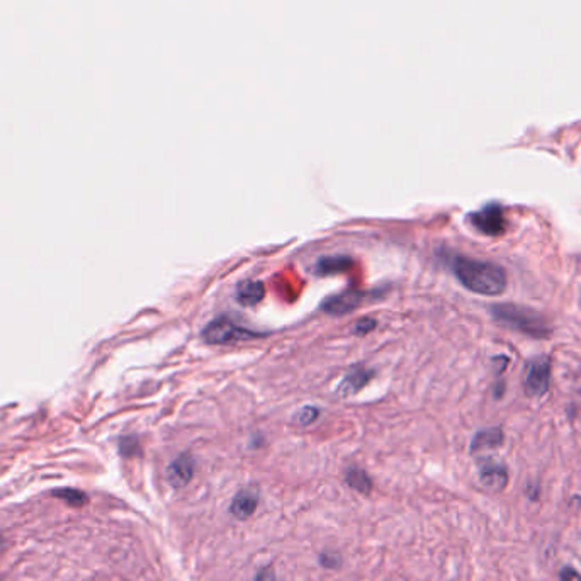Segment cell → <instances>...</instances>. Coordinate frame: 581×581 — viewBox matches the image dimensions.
I'll use <instances>...</instances> for the list:
<instances>
[{"mask_svg":"<svg viewBox=\"0 0 581 581\" xmlns=\"http://www.w3.org/2000/svg\"><path fill=\"white\" fill-rule=\"evenodd\" d=\"M452 271L466 289L483 296H498L507 289V272L491 262L455 257Z\"/></svg>","mask_w":581,"mask_h":581,"instance_id":"obj_1","label":"cell"},{"mask_svg":"<svg viewBox=\"0 0 581 581\" xmlns=\"http://www.w3.org/2000/svg\"><path fill=\"white\" fill-rule=\"evenodd\" d=\"M491 314L496 321L508 328L519 330L532 339H546L553 332V326L537 311L519 305H498L491 308Z\"/></svg>","mask_w":581,"mask_h":581,"instance_id":"obj_2","label":"cell"},{"mask_svg":"<svg viewBox=\"0 0 581 581\" xmlns=\"http://www.w3.org/2000/svg\"><path fill=\"white\" fill-rule=\"evenodd\" d=\"M258 337H262V333H257L249 328H243V326L237 325V323L228 320V318L225 317L216 318V320L211 321L203 332L204 342H208V344H212V345L237 344V342L253 340V339H258Z\"/></svg>","mask_w":581,"mask_h":581,"instance_id":"obj_3","label":"cell"},{"mask_svg":"<svg viewBox=\"0 0 581 581\" xmlns=\"http://www.w3.org/2000/svg\"><path fill=\"white\" fill-rule=\"evenodd\" d=\"M469 221L480 233L486 235V237H501L508 226L505 210L496 203L486 204L480 211L473 212L469 216Z\"/></svg>","mask_w":581,"mask_h":581,"instance_id":"obj_4","label":"cell"},{"mask_svg":"<svg viewBox=\"0 0 581 581\" xmlns=\"http://www.w3.org/2000/svg\"><path fill=\"white\" fill-rule=\"evenodd\" d=\"M550 385V362L548 357H535L527 366L525 379V393L532 398H539L548 393Z\"/></svg>","mask_w":581,"mask_h":581,"instance_id":"obj_5","label":"cell"},{"mask_svg":"<svg viewBox=\"0 0 581 581\" xmlns=\"http://www.w3.org/2000/svg\"><path fill=\"white\" fill-rule=\"evenodd\" d=\"M366 291H360V289H347L344 292H340V294H335L332 296V298L326 299L325 303H323V311H326V313L330 314H344V313H348V311L355 310L357 306L360 305V303L366 299Z\"/></svg>","mask_w":581,"mask_h":581,"instance_id":"obj_6","label":"cell"},{"mask_svg":"<svg viewBox=\"0 0 581 581\" xmlns=\"http://www.w3.org/2000/svg\"><path fill=\"white\" fill-rule=\"evenodd\" d=\"M480 481L485 488L491 491H501L508 485V471L500 462L486 459L480 466Z\"/></svg>","mask_w":581,"mask_h":581,"instance_id":"obj_7","label":"cell"},{"mask_svg":"<svg viewBox=\"0 0 581 581\" xmlns=\"http://www.w3.org/2000/svg\"><path fill=\"white\" fill-rule=\"evenodd\" d=\"M194 459L189 454L178 455L176 461L170 462L167 468V481L174 488H184L192 480Z\"/></svg>","mask_w":581,"mask_h":581,"instance_id":"obj_8","label":"cell"},{"mask_svg":"<svg viewBox=\"0 0 581 581\" xmlns=\"http://www.w3.org/2000/svg\"><path fill=\"white\" fill-rule=\"evenodd\" d=\"M258 505V495L255 489H243L235 496L233 503H231V514L237 516L238 520H246L253 515Z\"/></svg>","mask_w":581,"mask_h":581,"instance_id":"obj_9","label":"cell"},{"mask_svg":"<svg viewBox=\"0 0 581 581\" xmlns=\"http://www.w3.org/2000/svg\"><path fill=\"white\" fill-rule=\"evenodd\" d=\"M265 286L260 280H243L237 287V301L242 306H255L264 299Z\"/></svg>","mask_w":581,"mask_h":581,"instance_id":"obj_10","label":"cell"},{"mask_svg":"<svg viewBox=\"0 0 581 581\" xmlns=\"http://www.w3.org/2000/svg\"><path fill=\"white\" fill-rule=\"evenodd\" d=\"M371 378H372V372L369 369L355 367V369L348 372V374L344 378V381H342L340 394H345V396H348V394H355L357 391L362 389V387L369 382Z\"/></svg>","mask_w":581,"mask_h":581,"instance_id":"obj_11","label":"cell"},{"mask_svg":"<svg viewBox=\"0 0 581 581\" xmlns=\"http://www.w3.org/2000/svg\"><path fill=\"white\" fill-rule=\"evenodd\" d=\"M503 444V432L500 428H488V430L478 432L471 444V451L481 452L488 449H496Z\"/></svg>","mask_w":581,"mask_h":581,"instance_id":"obj_12","label":"cell"},{"mask_svg":"<svg viewBox=\"0 0 581 581\" xmlns=\"http://www.w3.org/2000/svg\"><path fill=\"white\" fill-rule=\"evenodd\" d=\"M352 258L348 257H323L317 262V267H314V272L320 276H330V274H339V272H345L352 267Z\"/></svg>","mask_w":581,"mask_h":581,"instance_id":"obj_13","label":"cell"},{"mask_svg":"<svg viewBox=\"0 0 581 581\" xmlns=\"http://www.w3.org/2000/svg\"><path fill=\"white\" fill-rule=\"evenodd\" d=\"M345 481L351 488H354L355 491L362 493V495H369L372 491V481L371 478L367 476L366 471L359 468H351L345 474Z\"/></svg>","mask_w":581,"mask_h":581,"instance_id":"obj_14","label":"cell"},{"mask_svg":"<svg viewBox=\"0 0 581 581\" xmlns=\"http://www.w3.org/2000/svg\"><path fill=\"white\" fill-rule=\"evenodd\" d=\"M53 496H56V498H60L67 505H70V507H75V508H81L83 507V505H87V501H89L85 493L75 488H60V489H56V491H53Z\"/></svg>","mask_w":581,"mask_h":581,"instance_id":"obj_15","label":"cell"},{"mask_svg":"<svg viewBox=\"0 0 581 581\" xmlns=\"http://www.w3.org/2000/svg\"><path fill=\"white\" fill-rule=\"evenodd\" d=\"M119 451L124 457H133V455L142 454V447H140L138 440L135 437H124L119 442Z\"/></svg>","mask_w":581,"mask_h":581,"instance_id":"obj_16","label":"cell"},{"mask_svg":"<svg viewBox=\"0 0 581 581\" xmlns=\"http://www.w3.org/2000/svg\"><path fill=\"white\" fill-rule=\"evenodd\" d=\"M318 415H320V413H318L317 408H313V406H305V408L296 413V421H298L299 425H310L318 419Z\"/></svg>","mask_w":581,"mask_h":581,"instance_id":"obj_17","label":"cell"},{"mask_svg":"<svg viewBox=\"0 0 581 581\" xmlns=\"http://www.w3.org/2000/svg\"><path fill=\"white\" fill-rule=\"evenodd\" d=\"M376 328V321L372 318H362L355 323L354 333L355 335H367V333L372 332Z\"/></svg>","mask_w":581,"mask_h":581,"instance_id":"obj_18","label":"cell"},{"mask_svg":"<svg viewBox=\"0 0 581 581\" xmlns=\"http://www.w3.org/2000/svg\"><path fill=\"white\" fill-rule=\"evenodd\" d=\"M559 581H581V576L576 569L568 568V566H566V568L561 569Z\"/></svg>","mask_w":581,"mask_h":581,"instance_id":"obj_19","label":"cell"},{"mask_svg":"<svg viewBox=\"0 0 581 581\" xmlns=\"http://www.w3.org/2000/svg\"><path fill=\"white\" fill-rule=\"evenodd\" d=\"M321 564L326 566V568H335V566L340 564L337 554H323L321 556Z\"/></svg>","mask_w":581,"mask_h":581,"instance_id":"obj_20","label":"cell"},{"mask_svg":"<svg viewBox=\"0 0 581 581\" xmlns=\"http://www.w3.org/2000/svg\"><path fill=\"white\" fill-rule=\"evenodd\" d=\"M255 581H276V575H274V571H272V568L262 569V571L257 575Z\"/></svg>","mask_w":581,"mask_h":581,"instance_id":"obj_21","label":"cell"},{"mask_svg":"<svg viewBox=\"0 0 581 581\" xmlns=\"http://www.w3.org/2000/svg\"><path fill=\"white\" fill-rule=\"evenodd\" d=\"M2 546H3V539H2V535H0V549H2Z\"/></svg>","mask_w":581,"mask_h":581,"instance_id":"obj_22","label":"cell"},{"mask_svg":"<svg viewBox=\"0 0 581 581\" xmlns=\"http://www.w3.org/2000/svg\"><path fill=\"white\" fill-rule=\"evenodd\" d=\"M580 391H581V381H580Z\"/></svg>","mask_w":581,"mask_h":581,"instance_id":"obj_23","label":"cell"}]
</instances>
